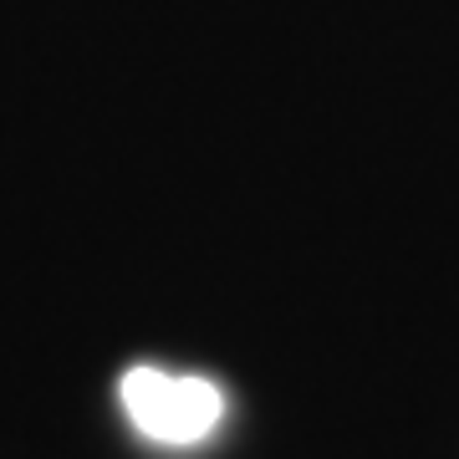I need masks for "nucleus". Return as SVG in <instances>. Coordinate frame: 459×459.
I'll return each mask as SVG.
<instances>
[{"instance_id":"obj_1","label":"nucleus","mask_w":459,"mask_h":459,"mask_svg":"<svg viewBox=\"0 0 459 459\" xmlns=\"http://www.w3.org/2000/svg\"><path fill=\"white\" fill-rule=\"evenodd\" d=\"M123 409L133 429L153 444H199L225 419V394L204 377H179L164 368H128L123 373Z\"/></svg>"}]
</instances>
